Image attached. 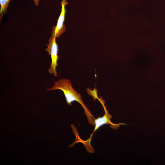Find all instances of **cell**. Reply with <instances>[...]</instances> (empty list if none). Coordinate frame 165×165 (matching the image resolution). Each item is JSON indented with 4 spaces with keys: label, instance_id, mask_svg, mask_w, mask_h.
I'll return each mask as SVG.
<instances>
[{
    "label": "cell",
    "instance_id": "1",
    "mask_svg": "<svg viewBox=\"0 0 165 165\" xmlns=\"http://www.w3.org/2000/svg\"><path fill=\"white\" fill-rule=\"evenodd\" d=\"M54 83L55 85L54 86L51 88L47 89L46 91H53L57 90H62L65 97L66 102L68 105H71L72 102L76 101L83 107L87 116L89 118L90 117H93L90 111L84 103L81 94L73 89L69 79H62L56 81Z\"/></svg>",
    "mask_w": 165,
    "mask_h": 165
},
{
    "label": "cell",
    "instance_id": "6",
    "mask_svg": "<svg viewBox=\"0 0 165 165\" xmlns=\"http://www.w3.org/2000/svg\"><path fill=\"white\" fill-rule=\"evenodd\" d=\"M86 91L89 95L92 96L94 100L97 99L99 100L97 94V90L95 88L93 90H92L90 89L87 88Z\"/></svg>",
    "mask_w": 165,
    "mask_h": 165
},
{
    "label": "cell",
    "instance_id": "2",
    "mask_svg": "<svg viewBox=\"0 0 165 165\" xmlns=\"http://www.w3.org/2000/svg\"><path fill=\"white\" fill-rule=\"evenodd\" d=\"M56 37H51L48 40L49 44H47V47L45 50L51 56V62L48 71L49 73L53 74L55 77L57 75L56 68L58 66L57 63L59 57L58 55V45L56 42Z\"/></svg>",
    "mask_w": 165,
    "mask_h": 165
},
{
    "label": "cell",
    "instance_id": "7",
    "mask_svg": "<svg viewBox=\"0 0 165 165\" xmlns=\"http://www.w3.org/2000/svg\"><path fill=\"white\" fill-rule=\"evenodd\" d=\"M40 0H33L34 2L35 5L36 6H38V2Z\"/></svg>",
    "mask_w": 165,
    "mask_h": 165
},
{
    "label": "cell",
    "instance_id": "4",
    "mask_svg": "<svg viewBox=\"0 0 165 165\" xmlns=\"http://www.w3.org/2000/svg\"><path fill=\"white\" fill-rule=\"evenodd\" d=\"M61 4L62 8L60 15L57 20L56 25L53 27L51 32V36L56 38L59 37L66 31V26L64 24V22L66 11L65 6L68 3L66 0H62Z\"/></svg>",
    "mask_w": 165,
    "mask_h": 165
},
{
    "label": "cell",
    "instance_id": "5",
    "mask_svg": "<svg viewBox=\"0 0 165 165\" xmlns=\"http://www.w3.org/2000/svg\"><path fill=\"white\" fill-rule=\"evenodd\" d=\"M11 0H0V17L2 18L3 15L7 13L6 10Z\"/></svg>",
    "mask_w": 165,
    "mask_h": 165
},
{
    "label": "cell",
    "instance_id": "3",
    "mask_svg": "<svg viewBox=\"0 0 165 165\" xmlns=\"http://www.w3.org/2000/svg\"><path fill=\"white\" fill-rule=\"evenodd\" d=\"M99 100L100 101L103 106L105 110V113L103 116L98 117L97 119H94V123L95 128L93 133L91 135L90 139L89 140V141L91 140V137L93 133L99 127L104 125L106 124H109L110 125V127L115 130L118 129L121 125H126V124L123 123L114 124L112 122L110 121V119L112 118V116L108 113L102 100L99 99Z\"/></svg>",
    "mask_w": 165,
    "mask_h": 165
}]
</instances>
